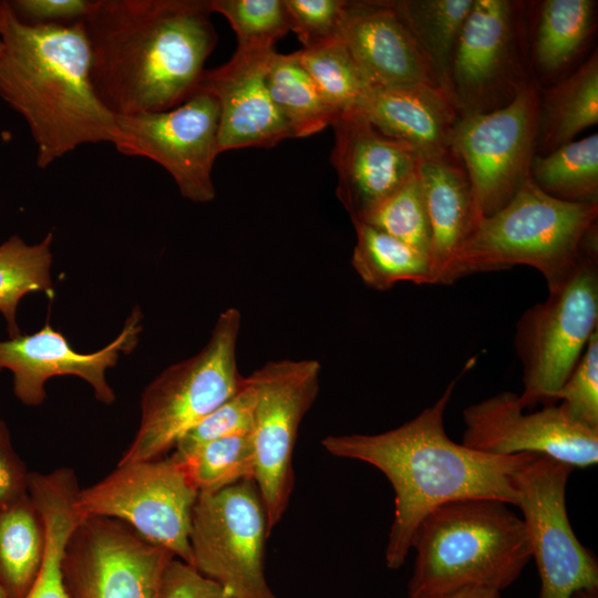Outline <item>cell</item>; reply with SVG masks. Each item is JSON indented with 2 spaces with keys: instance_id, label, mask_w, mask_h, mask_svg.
I'll return each instance as SVG.
<instances>
[{
  "instance_id": "1",
  "label": "cell",
  "mask_w": 598,
  "mask_h": 598,
  "mask_svg": "<svg viewBox=\"0 0 598 598\" xmlns=\"http://www.w3.org/2000/svg\"><path fill=\"white\" fill-rule=\"evenodd\" d=\"M209 0H93L91 81L115 116L167 111L200 85L217 42Z\"/></svg>"
},
{
  "instance_id": "2",
  "label": "cell",
  "mask_w": 598,
  "mask_h": 598,
  "mask_svg": "<svg viewBox=\"0 0 598 598\" xmlns=\"http://www.w3.org/2000/svg\"><path fill=\"white\" fill-rule=\"evenodd\" d=\"M455 383L451 381L432 405L393 430L329 435L321 441L334 456L377 467L392 485L394 516L385 548L390 569L404 564L419 524L436 507L466 498H493L516 506L513 474L539 455H491L452 441L444 413Z\"/></svg>"
},
{
  "instance_id": "3",
  "label": "cell",
  "mask_w": 598,
  "mask_h": 598,
  "mask_svg": "<svg viewBox=\"0 0 598 598\" xmlns=\"http://www.w3.org/2000/svg\"><path fill=\"white\" fill-rule=\"evenodd\" d=\"M82 21L33 24L0 1V97L25 121L45 168L76 147L112 143L116 116L91 81Z\"/></svg>"
},
{
  "instance_id": "4",
  "label": "cell",
  "mask_w": 598,
  "mask_h": 598,
  "mask_svg": "<svg viewBox=\"0 0 598 598\" xmlns=\"http://www.w3.org/2000/svg\"><path fill=\"white\" fill-rule=\"evenodd\" d=\"M415 551L408 598L462 587L502 591L532 558L522 517L493 498L448 502L430 512L412 538Z\"/></svg>"
},
{
  "instance_id": "5",
  "label": "cell",
  "mask_w": 598,
  "mask_h": 598,
  "mask_svg": "<svg viewBox=\"0 0 598 598\" xmlns=\"http://www.w3.org/2000/svg\"><path fill=\"white\" fill-rule=\"evenodd\" d=\"M597 217L598 204L554 198L529 178L501 210L477 220L456 254L450 283L472 274L528 266L549 288L585 252L598 251V240L587 237Z\"/></svg>"
},
{
  "instance_id": "6",
  "label": "cell",
  "mask_w": 598,
  "mask_h": 598,
  "mask_svg": "<svg viewBox=\"0 0 598 598\" xmlns=\"http://www.w3.org/2000/svg\"><path fill=\"white\" fill-rule=\"evenodd\" d=\"M241 315L217 318L204 348L162 371L144 390L135 436L117 464L165 457L176 443L244 383L237 363Z\"/></svg>"
},
{
  "instance_id": "7",
  "label": "cell",
  "mask_w": 598,
  "mask_h": 598,
  "mask_svg": "<svg viewBox=\"0 0 598 598\" xmlns=\"http://www.w3.org/2000/svg\"><path fill=\"white\" fill-rule=\"evenodd\" d=\"M598 324V251L585 252L547 298L519 318L514 344L523 367L522 406L555 404Z\"/></svg>"
},
{
  "instance_id": "8",
  "label": "cell",
  "mask_w": 598,
  "mask_h": 598,
  "mask_svg": "<svg viewBox=\"0 0 598 598\" xmlns=\"http://www.w3.org/2000/svg\"><path fill=\"white\" fill-rule=\"evenodd\" d=\"M267 514L254 480L198 493L192 511V566L233 598H279L265 573Z\"/></svg>"
},
{
  "instance_id": "9",
  "label": "cell",
  "mask_w": 598,
  "mask_h": 598,
  "mask_svg": "<svg viewBox=\"0 0 598 598\" xmlns=\"http://www.w3.org/2000/svg\"><path fill=\"white\" fill-rule=\"evenodd\" d=\"M198 492L171 456L117 464L101 481L80 488L81 516L125 523L146 540L192 566L190 517Z\"/></svg>"
},
{
  "instance_id": "10",
  "label": "cell",
  "mask_w": 598,
  "mask_h": 598,
  "mask_svg": "<svg viewBox=\"0 0 598 598\" xmlns=\"http://www.w3.org/2000/svg\"><path fill=\"white\" fill-rule=\"evenodd\" d=\"M537 114L538 91L530 82L501 109L460 116L450 152L466 171L477 220L501 210L530 178Z\"/></svg>"
},
{
  "instance_id": "11",
  "label": "cell",
  "mask_w": 598,
  "mask_h": 598,
  "mask_svg": "<svg viewBox=\"0 0 598 598\" xmlns=\"http://www.w3.org/2000/svg\"><path fill=\"white\" fill-rule=\"evenodd\" d=\"M321 364L315 359L269 361L250 377L257 388L252 429L255 483L268 532L282 519L295 485L293 450L299 426L315 403Z\"/></svg>"
},
{
  "instance_id": "12",
  "label": "cell",
  "mask_w": 598,
  "mask_h": 598,
  "mask_svg": "<svg viewBox=\"0 0 598 598\" xmlns=\"http://www.w3.org/2000/svg\"><path fill=\"white\" fill-rule=\"evenodd\" d=\"M520 2L474 0L453 56L447 93L461 116L511 103L530 83Z\"/></svg>"
},
{
  "instance_id": "13",
  "label": "cell",
  "mask_w": 598,
  "mask_h": 598,
  "mask_svg": "<svg viewBox=\"0 0 598 598\" xmlns=\"http://www.w3.org/2000/svg\"><path fill=\"white\" fill-rule=\"evenodd\" d=\"M573 467L537 455L513 474L532 557L540 578L539 598H573L598 590V564L575 535L566 507Z\"/></svg>"
},
{
  "instance_id": "14",
  "label": "cell",
  "mask_w": 598,
  "mask_h": 598,
  "mask_svg": "<svg viewBox=\"0 0 598 598\" xmlns=\"http://www.w3.org/2000/svg\"><path fill=\"white\" fill-rule=\"evenodd\" d=\"M115 126L112 144L117 152L159 164L192 202L215 198L212 173L220 152L219 107L213 94L199 87L171 110L116 116Z\"/></svg>"
},
{
  "instance_id": "15",
  "label": "cell",
  "mask_w": 598,
  "mask_h": 598,
  "mask_svg": "<svg viewBox=\"0 0 598 598\" xmlns=\"http://www.w3.org/2000/svg\"><path fill=\"white\" fill-rule=\"evenodd\" d=\"M173 558L123 522L82 516L65 545L64 587L69 598H163Z\"/></svg>"
},
{
  "instance_id": "16",
  "label": "cell",
  "mask_w": 598,
  "mask_h": 598,
  "mask_svg": "<svg viewBox=\"0 0 598 598\" xmlns=\"http://www.w3.org/2000/svg\"><path fill=\"white\" fill-rule=\"evenodd\" d=\"M527 411L509 391L468 405L462 444L491 455L539 454L573 468L598 462V430L574 422L560 405Z\"/></svg>"
},
{
  "instance_id": "17",
  "label": "cell",
  "mask_w": 598,
  "mask_h": 598,
  "mask_svg": "<svg viewBox=\"0 0 598 598\" xmlns=\"http://www.w3.org/2000/svg\"><path fill=\"white\" fill-rule=\"evenodd\" d=\"M142 312L134 308L120 334L103 349L81 353L68 339L45 324L41 330L0 341V370L13 374V392L25 405H40L45 399V382L58 375H76L93 389L95 398L112 404L115 394L107 384L105 372L116 364L120 354L131 352L142 330Z\"/></svg>"
},
{
  "instance_id": "18",
  "label": "cell",
  "mask_w": 598,
  "mask_h": 598,
  "mask_svg": "<svg viewBox=\"0 0 598 598\" xmlns=\"http://www.w3.org/2000/svg\"><path fill=\"white\" fill-rule=\"evenodd\" d=\"M331 126L336 194L354 221L413 177L421 158L379 132L357 110L341 113Z\"/></svg>"
},
{
  "instance_id": "19",
  "label": "cell",
  "mask_w": 598,
  "mask_h": 598,
  "mask_svg": "<svg viewBox=\"0 0 598 598\" xmlns=\"http://www.w3.org/2000/svg\"><path fill=\"white\" fill-rule=\"evenodd\" d=\"M339 39L370 87L440 86L427 58L392 1H348Z\"/></svg>"
},
{
  "instance_id": "20",
  "label": "cell",
  "mask_w": 598,
  "mask_h": 598,
  "mask_svg": "<svg viewBox=\"0 0 598 598\" xmlns=\"http://www.w3.org/2000/svg\"><path fill=\"white\" fill-rule=\"evenodd\" d=\"M274 52H235L224 65L205 71L199 87L218 103L220 153L270 147L292 137L267 86L266 73Z\"/></svg>"
},
{
  "instance_id": "21",
  "label": "cell",
  "mask_w": 598,
  "mask_h": 598,
  "mask_svg": "<svg viewBox=\"0 0 598 598\" xmlns=\"http://www.w3.org/2000/svg\"><path fill=\"white\" fill-rule=\"evenodd\" d=\"M379 132L411 148L421 159L450 152L460 113L440 86L370 87L355 107Z\"/></svg>"
},
{
  "instance_id": "22",
  "label": "cell",
  "mask_w": 598,
  "mask_h": 598,
  "mask_svg": "<svg viewBox=\"0 0 598 598\" xmlns=\"http://www.w3.org/2000/svg\"><path fill=\"white\" fill-rule=\"evenodd\" d=\"M417 176L430 226L433 285H450L456 254L477 223L471 183L464 166L451 152L420 159Z\"/></svg>"
},
{
  "instance_id": "23",
  "label": "cell",
  "mask_w": 598,
  "mask_h": 598,
  "mask_svg": "<svg viewBox=\"0 0 598 598\" xmlns=\"http://www.w3.org/2000/svg\"><path fill=\"white\" fill-rule=\"evenodd\" d=\"M598 122L597 50L569 76L538 92L537 150L551 151L573 142L585 128Z\"/></svg>"
},
{
  "instance_id": "24",
  "label": "cell",
  "mask_w": 598,
  "mask_h": 598,
  "mask_svg": "<svg viewBox=\"0 0 598 598\" xmlns=\"http://www.w3.org/2000/svg\"><path fill=\"white\" fill-rule=\"evenodd\" d=\"M42 517L29 493L0 507V585L7 598H24L41 566Z\"/></svg>"
},
{
  "instance_id": "25",
  "label": "cell",
  "mask_w": 598,
  "mask_h": 598,
  "mask_svg": "<svg viewBox=\"0 0 598 598\" xmlns=\"http://www.w3.org/2000/svg\"><path fill=\"white\" fill-rule=\"evenodd\" d=\"M352 224L357 241L351 265L369 288L385 291L399 282L433 285L427 255L370 225Z\"/></svg>"
},
{
  "instance_id": "26",
  "label": "cell",
  "mask_w": 598,
  "mask_h": 598,
  "mask_svg": "<svg viewBox=\"0 0 598 598\" xmlns=\"http://www.w3.org/2000/svg\"><path fill=\"white\" fill-rule=\"evenodd\" d=\"M596 4L592 0L539 3L532 53L542 73L556 74L576 59L592 32Z\"/></svg>"
},
{
  "instance_id": "27",
  "label": "cell",
  "mask_w": 598,
  "mask_h": 598,
  "mask_svg": "<svg viewBox=\"0 0 598 598\" xmlns=\"http://www.w3.org/2000/svg\"><path fill=\"white\" fill-rule=\"evenodd\" d=\"M474 0H396L402 17L447 93L455 49ZM448 95V93H447Z\"/></svg>"
},
{
  "instance_id": "28",
  "label": "cell",
  "mask_w": 598,
  "mask_h": 598,
  "mask_svg": "<svg viewBox=\"0 0 598 598\" xmlns=\"http://www.w3.org/2000/svg\"><path fill=\"white\" fill-rule=\"evenodd\" d=\"M267 86L271 100L292 137H307L331 125L337 113L291 54L274 52L269 59Z\"/></svg>"
},
{
  "instance_id": "29",
  "label": "cell",
  "mask_w": 598,
  "mask_h": 598,
  "mask_svg": "<svg viewBox=\"0 0 598 598\" xmlns=\"http://www.w3.org/2000/svg\"><path fill=\"white\" fill-rule=\"evenodd\" d=\"M532 181L547 195L569 203L598 204V135L535 154Z\"/></svg>"
},
{
  "instance_id": "30",
  "label": "cell",
  "mask_w": 598,
  "mask_h": 598,
  "mask_svg": "<svg viewBox=\"0 0 598 598\" xmlns=\"http://www.w3.org/2000/svg\"><path fill=\"white\" fill-rule=\"evenodd\" d=\"M52 238L49 233L42 241L29 245L13 235L0 245V312L11 338L20 334L16 315L21 298L35 291L53 295L50 275Z\"/></svg>"
},
{
  "instance_id": "31",
  "label": "cell",
  "mask_w": 598,
  "mask_h": 598,
  "mask_svg": "<svg viewBox=\"0 0 598 598\" xmlns=\"http://www.w3.org/2000/svg\"><path fill=\"white\" fill-rule=\"evenodd\" d=\"M328 105L340 115L355 110L370 89L346 44L338 38L293 52Z\"/></svg>"
},
{
  "instance_id": "32",
  "label": "cell",
  "mask_w": 598,
  "mask_h": 598,
  "mask_svg": "<svg viewBox=\"0 0 598 598\" xmlns=\"http://www.w3.org/2000/svg\"><path fill=\"white\" fill-rule=\"evenodd\" d=\"M173 460L198 493H213L255 478L256 457L251 433L207 442L186 456Z\"/></svg>"
},
{
  "instance_id": "33",
  "label": "cell",
  "mask_w": 598,
  "mask_h": 598,
  "mask_svg": "<svg viewBox=\"0 0 598 598\" xmlns=\"http://www.w3.org/2000/svg\"><path fill=\"white\" fill-rule=\"evenodd\" d=\"M209 8L229 21L238 53L274 51L276 41L290 31L283 0H209Z\"/></svg>"
},
{
  "instance_id": "34",
  "label": "cell",
  "mask_w": 598,
  "mask_h": 598,
  "mask_svg": "<svg viewBox=\"0 0 598 598\" xmlns=\"http://www.w3.org/2000/svg\"><path fill=\"white\" fill-rule=\"evenodd\" d=\"M355 221L382 230L429 256L431 234L417 171L400 188L352 223Z\"/></svg>"
},
{
  "instance_id": "35",
  "label": "cell",
  "mask_w": 598,
  "mask_h": 598,
  "mask_svg": "<svg viewBox=\"0 0 598 598\" xmlns=\"http://www.w3.org/2000/svg\"><path fill=\"white\" fill-rule=\"evenodd\" d=\"M256 403V384L250 375L245 377L243 385L190 429L169 456L178 460L207 442L252 433Z\"/></svg>"
},
{
  "instance_id": "36",
  "label": "cell",
  "mask_w": 598,
  "mask_h": 598,
  "mask_svg": "<svg viewBox=\"0 0 598 598\" xmlns=\"http://www.w3.org/2000/svg\"><path fill=\"white\" fill-rule=\"evenodd\" d=\"M554 400L561 401L559 405L574 422L598 430V330Z\"/></svg>"
},
{
  "instance_id": "37",
  "label": "cell",
  "mask_w": 598,
  "mask_h": 598,
  "mask_svg": "<svg viewBox=\"0 0 598 598\" xmlns=\"http://www.w3.org/2000/svg\"><path fill=\"white\" fill-rule=\"evenodd\" d=\"M302 48H311L339 38L346 16V0H283Z\"/></svg>"
},
{
  "instance_id": "38",
  "label": "cell",
  "mask_w": 598,
  "mask_h": 598,
  "mask_svg": "<svg viewBox=\"0 0 598 598\" xmlns=\"http://www.w3.org/2000/svg\"><path fill=\"white\" fill-rule=\"evenodd\" d=\"M10 4L17 16L33 24H69L82 21L89 14L92 0H13Z\"/></svg>"
},
{
  "instance_id": "39",
  "label": "cell",
  "mask_w": 598,
  "mask_h": 598,
  "mask_svg": "<svg viewBox=\"0 0 598 598\" xmlns=\"http://www.w3.org/2000/svg\"><path fill=\"white\" fill-rule=\"evenodd\" d=\"M163 598H233L220 585L193 566L173 558L164 575Z\"/></svg>"
},
{
  "instance_id": "40",
  "label": "cell",
  "mask_w": 598,
  "mask_h": 598,
  "mask_svg": "<svg viewBox=\"0 0 598 598\" xmlns=\"http://www.w3.org/2000/svg\"><path fill=\"white\" fill-rule=\"evenodd\" d=\"M29 476L12 446L6 423L0 420V507L28 493Z\"/></svg>"
},
{
  "instance_id": "41",
  "label": "cell",
  "mask_w": 598,
  "mask_h": 598,
  "mask_svg": "<svg viewBox=\"0 0 598 598\" xmlns=\"http://www.w3.org/2000/svg\"><path fill=\"white\" fill-rule=\"evenodd\" d=\"M425 598H502L501 591L486 587H462Z\"/></svg>"
},
{
  "instance_id": "42",
  "label": "cell",
  "mask_w": 598,
  "mask_h": 598,
  "mask_svg": "<svg viewBox=\"0 0 598 598\" xmlns=\"http://www.w3.org/2000/svg\"><path fill=\"white\" fill-rule=\"evenodd\" d=\"M573 598H598V590L579 591Z\"/></svg>"
},
{
  "instance_id": "43",
  "label": "cell",
  "mask_w": 598,
  "mask_h": 598,
  "mask_svg": "<svg viewBox=\"0 0 598 598\" xmlns=\"http://www.w3.org/2000/svg\"><path fill=\"white\" fill-rule=\"evenodd\" d=\"M0 598H7L4 592H3V589L1 587V585H0Z\"/></svg>"
}]
</instances>
